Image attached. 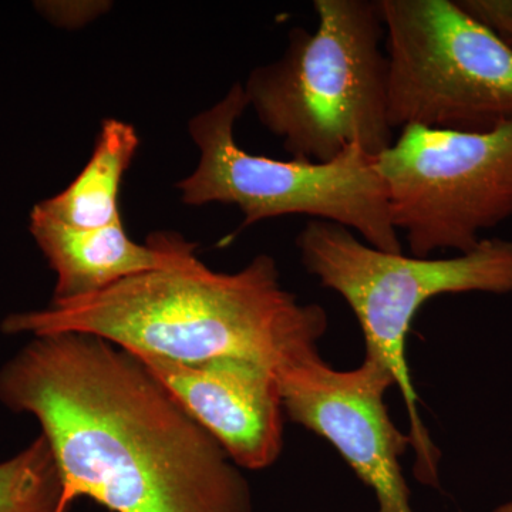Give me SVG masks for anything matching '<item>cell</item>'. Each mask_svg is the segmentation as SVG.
<instances>
[{
  "label": "cell",
  "mask_w": 512,
  "mask_h": 512,
  "mask_svg": "<svg viewBox=\"0 0 512 512\" xmlns=\"http://www.w3.org/2000/svg\"><path fill=\"white\" fill-rule=\"evenodd\" d=\"M0 403L35 417L59 467V512H254L251 484L140 359L89 333L33 336L0 367Z\"/></svg>",
  "instance_id": "6da1fadb"
},
{
  "label": "cell",
  "mask_w": 512,
  "mask_h": 512,
  "mask_svg": "<svg viewBox=\"0 0 512 512\" xmlns=\"http://www.w3.org/2000/svg\"><path fill=\"white\" fill-rule=\"evenodd\" d=\"M328 326L325 309L285 289L274 256L266 254L234 274L212 271L200 259L146 272L2 322L6 335L89 333L131 353L188 365L238 357L275 373L318 349Z\"/></svg>",
  "instance_id": "7a4b0ae2"
},
{
  "label": "cell",
  "mask_w": 512,
  "mask_h": 512,
  "mask_svg": "<svg viewBox=\"0 0 512 512\" xmlns=\"http://www.w3.org/2000/svg\"><path fill=\"white\" fill-rule=\"evenodd\" d=\"M313 32L293 28L275 62L244 86L248 106L292 160L328 163L349 147L379 156L392 146L387 57L377 0H315Z\"/></svg>",
  "instance_id": "3957f363"
},
{
  "label": "cell",
  "mask_w": 512,
  "mask_h": 512,
  "mask_svg": "<svg viewBox=\"0 0 512 512\" xmlns=\"http://www.w3.org/2000/svg\"><path fill=\"white\" fill-rule=\"evenodd\" d=\"M296 247L305 271L352 309L365 338V355L393 376L409 414L414 477L439 487L441 453L420 414L407 338L417 313L436 296L512 293V241L484 238L467 254L417 258L380 251L342 225L311 220L299 232Z\"/></svg>",
  "instance_id": "277c9868"
},
{
  "label": "cell",
  "mask_w": 512,
  "mask_h": 512,
  "mask_svg": "<svg viewBox=\"0 0 512 512\" xmlns=\"http://www.w3.org/2000/svg\"><path fill=\"white\" fill-rule=\"evenodd\" d=\"M247 107L244 86L234 84L224 99L191 120L200 161L178 184L185 204L235 205L244 214L242 228L269 218L306 215L342 225L380 251L403 254L377 157L359 146L328 163L255 156L234 136Z\"/></svg>",
  "instance_id": "5b68a950"
},
{
  "label": "cell",
  "mask_w": 512,
  "mask_h": 512,
  "mask_svg": "<svg viewBox=\"0 0 512 512\" xmlns=\"http://www.w3.org/2000/svg\"><path fill=\"white\" fill-rule=\"evenodd\" d=\"M387 114L407 126L490 131L512 120V49L453 0H377Z\"/></svg>",
  "instance_id": "8992f818"
},
{
  "label": "cell",
  "mask_w": 512,
  "mask_h": 512,
  "mask_svg": "<svg viewBox=\"0 0 512 512\" xmlns=\"http://www.w3.org/2000/svg\"><path fill=\"white\" fill-rule=\"evenodd\" d=\"M390 218L410 254H467L512 217V120L490 131L407 126L377 156Z\"/></svg>",
  "instance_id": "52a82bcc"
},
{
  "label": "cell",
  "mask_w": 512,
  "mask_h": 512,
  "mask_svg": "<svg viewBox=\"0 0 512 512\" xmlns=\"http://www.w3.org/2000/svg\"><path fill=\"white\" fill-rule=\"evenodd\" d=\"M285 416L332 444L357 478L376 495L379 512H414L402 457L412 447L384 402L393 376L365 355L362 365L338 370L319 349L276 373Z\"/></svg>",
  "instance_id": "ba28073f"
},
{
  "label": "cell",
  "mask_w": 512,
  "mask_h": 512,
  "mask_svg": "<svg viewBox=\"0 0 512 512\" xmlns=\"http://www.w3.org/2000/svg\"><path fill=\"white\" fill-rule=\"evenodd\" d=\"M133 355L241 470H265L281 457L286 416L274 370L238 357L188 365L143 353Z\"/></svg>",
  "instance_id": "9c48e42d"
},
{
  "label": "cell",
  "mask_w": 512,
  "mask_h": 512,
  "mask_svg": "<svg viewBox=\"0 0 512 512\" xmlns=\"http://www.w3.org/2000/svg\"><path fill=\"white\" fill-rule=\"evenodd\" d=\"M30 232L56 274L53 301L106 291L124 279L195 264V245L173 232L150 235L146 244L128 237L123 221L76 228L33 210Z\"/></svg>",
  "instance_id": "30bf717a"
},
{
  "label": "cell",
  "mask_w": 512,
  "mask_h": 512,
  "mask_svg": "<svg viewBox=\"0 0 512 512\" xmlns=\"http://www.w3.org/2000/svg\"><path fill=\"white\" fill-rule=\"evenodd\" d=\"M140 138L136 128L117 119L101 124L89 163L66 190L33 210L76 228H101L121 221L119 191L133 163Z\"/></svg>",
  "instance_id": "8fae6325"
},
{
  "label": "cell",
  "mask_w": 512,
  "mask_h": 512,
  "mask_svg": "<svg viewBox=\"0 0 512 512\" xmlns=\"http://www.w3.org/2000/svg\"><path fill=\"white\" fill-rule=\"evenodd\" d=\"M60 500L62 478L42 434L0 463V512H59Z\"/></svg>",
  "instance_id": "7c38bea8"
},
{
  "label": "cell",
  "mask_w": 512,
  "mask_h": 512,
  "mask_svg": "<svg viewBox=\"0 0 512 512\" xmlns=\"http://www.w3.org/2000/svg\"><path fill=\"white\" fill-rule=\"evenodd\" d=\"M458 3L512 49V0H458Z\"/></svg>",
  "instance_id": "4fadbf2b"
},
{
  "label": "cell",
  "mask_w": 512,
  "mask_h": 512,
  "mask_svg": "<svg viewBox=\"0 0 512 512\" xmlns=\"http://www.w3.org/2000/svg\"><path fill=\"white\" fill-rule=\"evenodd\" d=\"M493 512H512V503L500 505V507L495 508Z\"/></svg>",
  "instance_id": "5bb4252c"
}]
</instances>
